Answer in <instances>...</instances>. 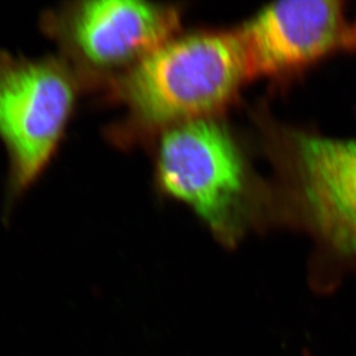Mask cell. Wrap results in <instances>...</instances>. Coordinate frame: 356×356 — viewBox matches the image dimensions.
Here are the masks:
<instances>
[{
    "instance_id": "cell-4",
    "label": "cell",
    "mask_w": 356,
    "mask_h": 356,
    "mask_svg": "<svg viewBox=\"0 0 356 356\" xmlns=\"http://www.w3.org/2000/svg\"><path fill=\"white\" fill-rule=\"evenodd\" d=\"M83 81L64 58L0 50V141L10 159V195L40 177L57 150Z\"/></svg>"
},
{
    "instance_id": "cell-6",
    "label": "cell",
    "mask_w": 356,
    "mask_h": 356,
    "mask_svg": "<svg viewBox=\"0 0 356 356\" xmlns=\"http://www.w3.org/2000/svg\"><path fill=\"white\" fill-rule=\"evenodd\" d=\"M347 29L341 1L291 0L264 7L236 31L252 80L302 71L343 47Z\"/></svg>"
},
{
    "instance_id": "cell-7",
    "label": "cell",
    "mask_w": 356,
    "mask_h": 356,
    "mask_svg": "<svg viewBox=\"0 0 356 356\" xmlns=\"http://www.w3.org/2000/svg\"><path fill=\"white\" fill-rule=\"evenodd\" d=\"M343 47L356 51V22L347 29L346 36L343 40Z\"/></svg>"
},
{
    "instance_id": "cell-5",
    "label": "cell",
    "mask_w": 356,
    "mask_h": 356,
    "mask_svg": "<svg viewBox=\"0 0 356 356\" xmlns=\"http://www.w3.org/2000/svg\"><path fill=\"white\" fill-rule=\"evenodd\" d=\"M175 5L140 0H89L47 12L43 28L83 82L111 81L180 31Z\"/></svg>"
},
{
    "instance_id": "cell-3",
    "label": "cell",
    "mask_w": 356,
    "mask_h": 356,
    "mask_svg": "<svg viewBox=\"0 0 356 356\" xmlns=\"http://www.w3.org/2000/svg\"><path fill=\"white\" fill-rule=\"evenodd\" d=\"M273 148L291 218L330 262L356 268V138L282 129Z\"/></svg>"
},
{
    "instance_id": "cell-1",
    "label": "cell",
    "mask_w": 356,
    "mask_h": 356,
    "mask_svg": "<svg viewBox=\"0 0 356 356\" xmlns=\"http://www.w3.org/2000/svg\"><path fill=\"white\" fill-rule=\"evenodd\" d=\"M248 80L234 29L178 34L108 83L127 111L120 133L134 138L216 117Z\"/></svg>"
},
{
    "instance_id": "cell-2",
    "label": "cell",
    "mask_w": 356,
    "mask_h": 356,
    "mask_svg": "<svg viewBox=\"0 0 356 356\" xmlns=\"http://www.w3.org/2000/svg\"><path fill=\"white\" fill-rule=\"evenodd\" d=\"M156 182L188 205L222 245L234 248L252 222V182L229 128L216 117L185 121L157 134Z\"/></svg>"
}]
</instances>
